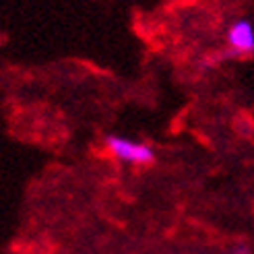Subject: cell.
I'll use <instances>...</instances> for the list:
<instances>
[{
    "mask_svg": "<svg viewBox=\"0 0 254 254\" xmlns=\"http://www.w3.org/2000/svg\"><path fill=\"white\" fill-rule=\"evenodd\" d=\"M106 147L114 157H118L120 161H126V163H138V166H143V163H151L155 157L153 149L149 145L130 141V138L118 136V134H110L106 138Z\"/></svg>",
    "mask_w": 254,
    "mask_h": 254,
    "instance_id": "obj_1",
    "label": "cell"
},
{
    "mask_svg": "<svg viewBox=\"0 0 254 254\" xmlns=\"http://www.w3.org/2000/svg\"><path fill=\"white\" fill-rule=\"evenodd\" d=\"M227 40L238 52H254V27L248 21L234 23L227 33Z\"/></svg>",
    "mask_w": 254,
    "mask_h": 254,
    "instance_id": "obj_2",
    "label": "cell"
},
{
    "mask_svg": "<svg viewBox=\"0 0 254 254\" xmlns=\"http://www.w3.org/2000/svg\"><path fill=\"white\" fill-rule=\"evenodd\" d=\"M230 254H250V250H248L246 246H238V248H234Z\"/></svg>",
    "mask_w": 254,
    "mask_h": 254,
    "instance_id": "obj_3",
    "label": "cell"
}]
</instances>
